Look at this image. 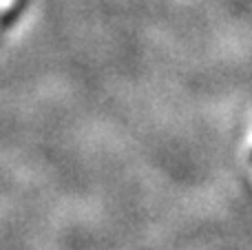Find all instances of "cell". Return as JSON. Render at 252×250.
<instances>
[]
</instances>
